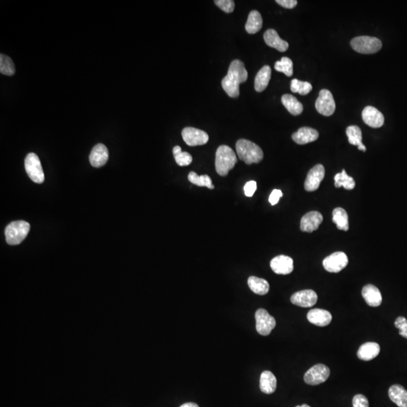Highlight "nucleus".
Masks as SVG:
<instances>
[{
	"mask_svg": "<svg viewBox=\"0 0 407 407\" xmlns=\"http://www.w3.org/2000/svg\"><path fill=\"white\" fill-rule=\"evenodd\" d=\"M247 76L244 63L240 60H234L229 68L227 76L222 80V88L230 98H238L240 84L246 82Z\"/></svg>",
	"mask_w": 407,
	"mask_h": 407,
	"instance_id": "obj_1",
	"label": "nucleus"
},
{
	"mask_svg": "<svg viewBox=\"0 0 407 407\" xmlns=\"http://www.w3.org/2000/svg\"><path fill=\"white\" fill-rule=\"evenodd\" d=\"M236 151L240 160L247 165L260 163L263 160L261 148L248 140L241 139L237 141Z\"/></svg>",
	"mask_w": 407,
	"mask_h": 407,
	"instance_id": "obj_2",
	"label": "nucleus"
},
{
	"mask_svg": "<svg viewBox=\"0 0 407 407\" xmlns=\"http://www.w3.org/2000/svg\"><path fill=\"white\" fill-rule=\"evenodd\" d=\"M236 154L230 146H219L216 152L215 167L217 174L227 176L237 163Z\"/></svg>",
	"mask_w": 407,
	"mask_h": 407,
	"instance_id": "obj_3",
	"label": "nucleus"
},
{
	"mask_svg": "<svg viewBox=\"0 0 407 407\" xmlns=\"http://www.w3.org/2000/svg\"><path fill=\"white\" fill-rule=\"evenodd\" d=\"M30 225L26 221L18 220L11 222L5 230L6 241L10 245L20 244L28 236Z\"/></svg>",
	"mask_w": 407,
	"mask_h": 407,
	"instance_id": "obj_4",
	"label": "nucleus"
},
{
	"mask_svg": "<svg viewBox=\"0 0 407 407\" xmlns=\"http://www.w3.org/2000/svg\"><path fill=\"white\" fill-rule=\"evenodd\" d=\"M351 46L355 52L360 54H374L382 47L381 41L376 37L358 36L351 41Z\"/></svg>",
	"mask_w": 407,
	"mask_h": 407,
	"instance_id": "obj_5",
	"label": "nucleus"
},
{
	"mask_svg": "<svg viewBox=\"0 0 407 407\" xmlns=\"http://www.w3.org/2000/svg\"><path fill=\"white\" fill-rule=\"evenodd\" d=\"M25 165L27 173L33 182L36 184H42L44 182L43 169L36 154L33 152L28 154L25 159Z\"/></svg>",
	"mask_w": 407,
	"mask_h": 407,
	"instance_id": "obj_6",
	"label": "nucleus"
},
{
	"mask_svg": "<svg viewBox=\"0 0 407 407\" xmlns=\"http://www.w3.org/2000/svg\"><path fill=\"white\" fill-rule=\"evenodd\" d=\"M255 319L256 329L260 335H268L276 327V319L263 308H260L256 311Z\"/></svg>",
	"mask_w": 407,
	"mask_h": 407,
	"instance_id": "obj_7",
	"label": "nucleus"
},
{
	"mask_svg": "<svg viewBox=\"0 0 407 407\" xmlns=\"http://www.w3.org/2000/svg\"><path fill=\"white\" fill-rule=\"evenodd\" d=\"M330 375L329 367L324 364H317L305 373L304 381L310 386H318L327 381Z\"/></svg>",
	"mask_w": 407,
	"mask_h": 407,
	"instance_id": "obj_8",
	"label": "nucleus"
},
{
	"mask_svg": "<svg viewBox=\"0 0 407 407\" xmlns=\"http://www.w3.org/2000/svg\"><path fill=\"white\" fill-rule=\"evenodd\" d=\"M315 107L318 112L325 117H330L334 114L335 103L331 92L327 89H322L319 97L315 102Z\"/></svg>",
	"mask_w": 407,
	"mask_h": 407,
	"instance_id": "obj_9",
	"label": "nucleus"
},
{
	"mask_svg": "<svg viewBox=\"0 0 407 407\" xmlns=\"http://www.w3.org/2000/svg\"><path fill=\"white\" fill-rule=\"evenodd\" d=\"M349 263L347 255L343 252H335L328 256L323 261L326 271L331 273H338L344 269Z\"/></svg>",
	"mask_w": 407,
	"mask_h": 407,
	"instance_id": "obj_10",
	"label": "nucleus"
},
{
	"mask_svg": "<svg viewBox=\"0 0 407 407\" xmlns=\"http://www.w3.org/2000/svg\"><path fill=\"white\" fill-rule=\"evenodd\" d=\"M182 137L186 144L189 146L205 145L209 141V136L206 132L192 127L184 128Z\"/></svg>",
	"mask_w": 407,
	"mask_h": 407,
	"instance_id": "obj_11",
	"label": "nucleus"
},
{
	"mask_svg": "<svg viewBox=\"0 0 407 407\" xmlns=\"http://www.w3.org/2000/svg\"><path fill=\"white\" fill-rule=\"evenodd\" d=\"M325 176V169L322 165H317L313 167L305 181V189L308 192H314L320 187L321 181Z\"/></svg>",
	"mask_w": 407,
	"mask_h": 407,
	"instance_id": "obj_12",
	"label": "nucleus"
},
{
	"mask_svg": "<svg viewBox=\"0 0 407 407\" xmlns=\"http://www.w3.org/2000/svg\"><path fill=\"white\" fill-rule=\"evenodd\" d=\"M290 301L297 306L309 308L317 303L318 295L312 290H300L291 296Z\"/></svg>",
	"mask_w": 407,
	"mask_h": 407,
	"instance_id": "obj_13",
	"label": "nucleus"
},
{
	"mask_svg": "<svg viewBox=\"0 0 407 407\" xmlns=\"http://www.w3.org/2000/svg\"><path fill=\"white\" fill-rule=\"evenodd\" d=\"M362 119L364 123L371 128H381L384 125V116L373 106H368L364 108L362 112Z\"/></svg>",
	"mask_w": 407,
	"mask_h": 407,
	"instance_id": "obj_14",
	"label": "nucleus"
},
{
	"mask_svg": "<svg viewBox=\"0 0 407 407\" xmlns=\"http://www.w3.org/2000/svg\"><path fill=\"white\" fill-rule=\"evenodd\" d=\"M270 266L276 274L289 275L293 271V260L287 256H278L271 260Z\"/></svg>",
	"mask_w": 407,
	"mask_h": 407,
	"instance_id": "obj_15",
	"label": "nucleus"
},
{
	"mask_svg": "<svg viewBox=\"0 0 407 407\" xmlns=\"http://www.w3.org/2000/svg\"><path fill=\"white\" fill-rule=\"evenodd\" d=\"M323 216L319 211H311L303 216L300 222V230L305 233H312L319 229Z\"/></svg>",
	"mask_w": 407,
	"mask_h": 407,
	"instance_id": "obj_16",
	"label": "nucleus"
},
{
	"mask_svg": "<svg viewBox=\"0 0 407 407\" xmlns=\"http://www.w3.org/2000/svg\"><path fill=\"white\" fill-rule=\"evenodd\" d=\"M308 321L318 327H326L331 323V313L327 310L314 308L310 310L307 314Z\"/></svg>",
	"mask_w": 407,
	"mask_h": 407,
	"instance_id": "obj_17",
	"label": "nucleus"
},
{
	"mask_svg": "<svg viewBox=\"0 0 407 407\" xmlns=\"http://www.w3.org/2000/svg\"><path fill=\"white\" fill-rule=\"evenodd\" d=\"M109 160V152L107 148L103 144H97L92 149L89 156L91 165L95 168H100L106 165Z\"/></svg>",
	"mask_w": 407,
	"mask_h": 407,
	"instance_id": "obj_18",
	"label": "nucleus"
},
{
	"mask_svg": "<svg viewBox=\"0 0 407 407\" xmlns=\"http://www.w3.org/2000/svg\"><path fill=\"white\" fill-rule=\"evenodd\" d=\"M319 138V133L314 128L303 127L300 128L296 133L292 135L294 142L300 145L309 144L317 141Z\"/></svg>",
	"mask_w": 407,
	"mask_h": 407,
	"instance_id": "obj_19",
	"label": "nucleus"
},
{
	"mask_svg": "<svg viewBox=\"0 0 407 407\" xmlns=\"http://www.w3.org/2000/svg\"><path fill=\"white\" fill-rule=\"evenodd\" d=\"M264 40L269 47L274 48L278 52H284L288 49L289 44L280 38L276 30L268 29L264 33Z\"/></svg>",
	"mask_w": 407,
	"mask_h": 407,
	"instance_id": "obj_20",
	"label": "nucleus"
},
{
	"mask_svg": "<svg viewBox=\"0 0 407 407\" xmlns=\"http://www.w3.org/2000/svg\"><path fill=\"white\" fill-rule=\"evenodd\" d=\"M362 296L367 305L371 307H378L381 304L382 297L379 290L373 284L364 286L362 290Z\"/></svg>",
	"mask_w": 407,
	"mask_h": 407,
	"instance_id": "obj_21",
	"label": "nucleus"
},
{
	"mask_svg": "<svg viewBox=\"0 0 407 407\" xmlns=\"http://www.w3.org/2000/svg\"><path fill=\"white\" fill-rule=\"evenodd\" d=\"M380 353V346L376 343H366L359 348L357 357L364 361H370L377 357Z\"/></svg>",
	"mask_w": 407,
	"mask_h": 407,
	"instance_id": "obj_22",
	"label": "nucleus"
},
{
	"mask_svg": "<svg viewBox=\"0 0 407 407\" xmlns=\"http://www.w3.org/2000/svg\"><path fill=\"white\" fill-rule=\"evenodd\" d=\"M389 396L392 401L399 407H407V391L400 385L391 386Z\"/></svg>",
	"mask_w": 407,
	"mask_h": 407,
	"instance_id": "obj_23",
	"label": "nucleus"
},
{
	"mask_svg": "<svg viewBox=\"0 0 407 407\" xmlns=\"http://www.w3.org/2000/svg\"><path fill=\"white\" fill-rule=\"evenodd\" d=\"M260 390L264 394H271L276 392L277 379L272 372H262L261 376H260Z\"/></svg>",
	"mask_w": 407,
	"mask_h": 407,
	"instance_id": "obj_24",
	"label": "nucleus"
},
{
	"mask_svg": "<svg viewBox=\"0 0 407 407\" xmlns=\"http://www.w3.org/2000/svg\"><path fill=\"white\" fill-rule=\"evenodd\" d=\"M272 70L268 65H265L257 73L254 82V87L257 92H262L266 88L271 79Z\"/></svg>",
	"mask_w": 407,
	"mask_h": 407,
	"instance_id": "obj_25",
	"label": "nucleus"
},
{
	"mask_svg": "<svg viewBox=\"0 0 407 407\" xmlns=\"http://www.w3.org/2000/svg\"><path fill=\"white\" fill-rule=\"evenodd\" d=\"M248 286L250 289L258 295H265L269 291L270 286L268 281L263 278H258L256 276L249 277L247 280Z\"/></svg>",
	"mask_w": 407,
	"mask_h": 407,
	"instance_id": "obj_26",
	"label": "nucleus"
},
{
	"mask_svg": "<svg viewBox=\"0 0 407 407\" xmlns=\"http://www.w3.org/2000/svg\"><path fill=\"white\" fill-rule=\"evenodd\" d=\"M346 134L350 144L357 146L359 150L366 152L367 148L362 143V131L357 125H351L346 129Z\"/></svg>",
	"mask_w": 407,
	"mask_h": 407,
	"instance_id": "obj_27",
	"label": "nucleus"
},
{
	"mask_svg": "<svg viewBox=\"0 0 407 407\" xmlns=\"http://www.w3.org/2000/svg\"><path fill=\"white\" fill-rule=\"evenodd\" d=\"M281 102L285 106L286 109L292 115L299 116L303 112V104L292 95H288V94L283 95L281 98Z\"/></svg>",
	"mask_w": 407,
	"mask_h": 407,
	"instance_id": "obj_28",
	"label": "nucleus"
},
{
	"mask_svg": "<svg viewBox=\"0 0 407 407\" xmlns=\"http://www.w3.org/2000/svg\"><path fill=\"white\" fill-rule=\"evenodd\" d=\"M262 27V18L258 11H251L248 15L245 29L250 34H255L261 30Z\"/></svg>",
	"mask_w": 407,
	"mask_h": 407,
	"instance_id": "obj_29",
	"label": "nucleus"
},
{
	"mask_svg": "<svg viewBox=\"0 0 407 407\" xmlns=\"http://www.w3.org/2000/svg\"><path fill=\"white\" fill-rule=\"evenodd\" d=\"M333 222L336 225L338 230L343 231L349 230V217L346 210L343 208H337L333 210Z\"/></svg>",
	"mask_w": 407,
	"mask_h": 407,
	"instance_id": "obj_30",
	"label": "nucleus"
},
{
	"mask_svg": "<svg viewBox=\"0 0 407 407\" xmlns=\"http://www.w3.org/2000/svg\"><path fill=\"white\" fill-rule=\"evenodd\" d=\"M335 187L336 188H343L347 190H351L355 187V181L351 176H349L346 170L343 169L341 173H338L334 176Z\"/></svg>",
	"mask_w": 407,
	"mask_h": 407,
	"instance_id": "obj_31",
	"label": "nucleus"
},
{
	"mask_svg": "<svg viewBox=\"0 0 407 407\" xmlns=\"http://www.w3.org/2000/svg\"><path fill=\"white\" fill-rule=\"evenodd\" d=\"M188 179L191 184L198 186V187H205L210 189H214L212 180L208 175L205 174L199 176L194 171H191L189 174Z\"/></svg>",
	"mask_w": 407,
	"mask_h": 407,
	"instance_id": "obj_32",
	"label": "nucleus"
},
{
	"mask_svg": "<svg viewBox=\"0 0 407 407\" xmlns=\"http://www.w3.org/2000/svg\"><path fill=\"white\" fill-rule=\"evenodd\" d=\"M275 69L278 72L284 73L286 76L290 77L293 74V64L290 58L283 57L279 61L275 64Z\"/></svg>",
	"mask_w": 407,
	"mask_h": 407,
	"instance_id": "obj_33",
	"label": "nucleus"
},
{
	"mask_svg": "<svg viewBox=\"0 0 407 407\" xmlns=\"http://www.w3.org/2000/svg\"><path fill=\"white\" fill-rule=\"evenodd\" d=\"M290 90L293 93H298L301 95H306L312 90V85L309 82H303V81L294 79L291 81Z\"/></svg>",
	"mask_w": 407,
	"mask_h": 407,
	"instance_id": "obj_34",
	"label": "nucleus"
},
{
	"mask_svg": "<svg viewBox=\"0 0 407 407\" xmlns=\"http://www.w3.org/2000/svg\"><path fill=\"white\" fill-rule=\"evenodd\" d=\"M0 72L6 76H13L15 73V64L12 59L3 54L0 55Z\"/></svg>",
	"mask_w": 407,
	"mask_h": 407,
	"instance_id": "obj_35",
	"label": "nucleus"
},
{
	"mask_svg": "<svg viewBox=\"0 0 407 407\" xmlns=\"http://www.w3.org/2000/svg\"><path fill=\"white\" fill-rule=\"evenodd\" d=\"M175 161L179 166H188L192 162V157L189 152H181L174 155Z\"/></svg>",
	"mask_w": 407,
	"mask_h": 407,
	"instance_id": "obj_36",
	"label": "nucleus"
},
{
	"mask_svg": "<svg viewBox=\"0 0 407 407\" xmlns=\"http://www.w3.org/2000/svg\"><path fill=\"white\" fill-rule=\"evenodd\" d=\"M214 3L221 10L227 13H231L235 9V2L233 0H216Z\"/></svg>",
	"mask_w": 407,
	"mask_h": 407,
	"instance_id": "obj_37",
	"label": "nucleus"
},
{
	"mask_svg": "<svg viewBox=\"0 0 407 407\" xmlns=\"http://www.w3.org/2000/svg\"><path fill=\"white\" fill-rule=\"evenodd\" d=\"M394 325L399 329V334L407 338V320L404 317H398L394 322Z\"/></svg>",
	"mask_w": 407,
	"mask_h": 407,
	"instance_id": "obj_38",
	"label": "nucleus"
},
{
	"mask_svg": "<svg viewBox=\"0 0 407 407\" xmlns=\"http://www.w3.org/2000/svg\"><path fill=\"white\" fill-rule=\"evenodd\" d=\"M353 407H369V401L363 394H357L353 398Z\"/></svg>",
	"mask_w": 407,
	"mask_h": 407,
	"instance_id": "obj_39",
	"label": "nucleus"
},
{
	"mask_svg": "<svg viewBox=\"0 0 407 407\" xmlns=\"http://www.w3.org/2000/svg\"><path fill=\"white\" fill-rule=\"evenodd\" d=\"M257 184L256 181L251 180L244 185V191L247 197H252L257 190Z\"/></svg>",
	"mask_w": 407,
	"mask_h": 407,
	"instance_id": "obj_40",
	"label": "nucleus"
},
{
	"mask_svg": "<svg viewBox=\"0 0 407 407\" xmlns=\"http://www.w3.org/2000/svg\"><path fill=\"white\" fill-rule=\"evenodd\" d=\"M283 196L282 192L279 189H274L270 195L268 201L272 205H276L279 201L280 198Z\"/></svg>",
	"mask_w": 407,
	"mask_h": 407,
	"instance_id": "obj_41",
	"label": "nucleus"
},
{
	"mask_svg": "<svg viewBox=\"0 0 407 407\" xmlns=\"http://www.w3.org/2000/svg\"><path fill=\"white\" fill-rule=\"evenodd\" d=\"M276 3L285 9H292L297 5V0H277Z\"/></svg>",
	"mask_w": 407,
	"mask_h": 407,
	"instance_id": "obj_42",
	"label": "nucleus"
},
{
	"mask_svg": "<svg viewBox=\"0 0 407 407\" xmlns=\"http://www.w3.org/2000/svg\"><path fill=\"white\" fill-rule=\"evenodd\" d=\"M179 407H199L198 404L195 403H186L181 405Z\"/></svg>",
	"mask_w": 407,
	"mask_h": 407,
	"instance_id": "obj_43",
	"label": "nucleus"
},
{
	"mask_svg": "<svg viewBox=\"0 0 407 407\" xmlns=\"http://www.w3.org/2000/svg\"><path fill=\"white\" fill-rule=\"evenodd\" d=\"M182 152V149H181L180 146H174V149H173V154L174 155H176V154L179 153V152Z\"/></svg>",
	"mask_w": 407,
	"mask_h": 407,
	"instance_id": "obj_44",
	"label": "nucleus"
},
{
	"mask_svg": "<svg viewBox=\"0 0 407 407\" xmlns=\"http://www.w3.org/2000/svg\"><path fill=\"white\" fill-rule=\"evenodd\" d=\"M296 407H311V406H308V405H307V404H303V405H301V406H296Z\"/></svg>",
	"mask_w": 407,
	"mask_h": 407,
	"instance_id": "obj_45",
	"label": "nucleus"
}]
</instances>
